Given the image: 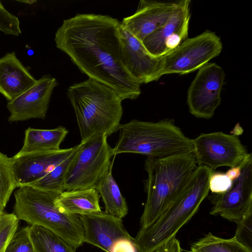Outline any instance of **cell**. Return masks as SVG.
<instances>
[{
  "label": "cell",
  "mask_w": 252,
  "mask_h": 252,
  "mask_svg": "<svg viewBox=\"0 0 252 252\" xmlns=\"http://www.w3.org/2000/svg\"><path fill=\"white\" fill-rule=\"evenodd\" d=\"M120 27L108 15L78 14L63 20L55 41L89 78L112 88L122 100L135 99L141 84L123 64Z\"/></svg>",
  "instance_id": "6da1fadb"
},
{
  "label": "cell",
  "mask_w": 252,
  "mask_h": 252,
  "mask_svg": "<svg viewBox=\"0 0 252 252\" xmlns=\"http://www.w3.org/2000/svg\"><path fill=\"white\" fill-rule=\"evenodd\" d=\"M66 94L75 112L80 143L118 131L123 100L113 89L89 78L70 86Z\"/></svg>",
  "instance_id": "7a4b0ae2"
},
{
  "label": "cell",
  "mask_w": 252,
  "mask_h": 252,
  "mask_svg": "<svg viewBox=\"0 0 252 252\" xmlns=\"http://www.w3.org/2000/svg\"><path fill=\"white\" fill-rule=\"evenodd\" d=\"M193 153L147 158L144 168L147 199L140 220L146 227L158 219L180 195L197 167Z\"/></svg>",
  "instance_id": "3957f363"
},
{
  "label": "cell",
  "mask_w": 252,
  "mask_h": 252,
  "mask_svg": "<svg viewBox=\"0 0 252 252\" xmlns=\"http://www.w3.org/2000/svg\"><path fill=\"white\" fill-rule=\"evenodd\" d=\"M213 171L204 165H198L183 190L167 210L148 226L140 227L133 238L138 252H153L176 237L208 196L209 178Z\"/></svg>",
  "instance_id": "277c9868"
},
{
  "label": "cell",
  "mask_w": 252,
  "mask_h": 252,
  "mask_svg": "<svg viewBox=\"0 0 252 252\" xmlns=\"http://www.w3.org/2000/svg\"><path fill=\"white\" fill-rule=\"evenodd\" d=\"M118 139L112 148L113 156L135 153L147 158H163L193 153L191 139L187 137L172 119L158 122L132 120L120 124Z\"/></svg>",
  "instance_id": "5b68a950"
},
{
  "label": "cell",
  "mask_w": 252,
  "mask_h": 252,
  "mask_svg": "<svg viewBox=\"0 0 252 252\" xmlns=\"http://www.w3.org/2000/svg\"><path fill=\"white\" fill-rule=\"evenodd\" d=\"M60 193L29 185L20 187L14 193V214L31 225L53 231L76 250L84 243L82 222L79 215L59 211L55 201Z\"/></svg>",
  "instance_id": "8992f818"
},
{
  "label": "cell",
  "mask_w": 252,
  "mask_h": 252,
  "mask_svg": "<svg viewBox=\"0 0 252 252\" xmlns=\"http://www.w3.org/2000/svg\"><path fill=\"white\" fill-rule=\"evenodd\" d=\"M102 135L79 144L67 171L64 190L95 188L113 164L112 148Z\"/></svg>",
  "instance_id": "52a82bcc"
},
{
  "label": "cell",
  "mask_w": 252,
  "mask_h": 252,
  "mask_svg": "<svg viewBox=\"0 0 252 252\" xmlns=\"http://www.w3.org/2000/svg\"><path fill=\"white\" fill-rule=\"evenodd\" d=\"M222 49L220 36L207 30L195 37L187 39L179 46L159 59L157 79L163 75L184 74L199 69Z\"/></svg>",
  "instance_id": "ba28073f"
},
{
  "label": "cell",
  "mask_w": 252,
  "mask_h": 252,
  "mask_svg": "<svg viewBox=\"0 0 252 252\" xmlns=\"http://www.w3.org/2000/svg\"><path fill=\"white\" fill-rule=\"evenodd\" d=\"M197 165L215 170L239 165L249 154L239 138L221 131L201 133L191 139Z\"/></svg>",
  "instance_id": "9c48e42d"
},
{
  "label": "cell",
  "mask_w": 252,
  "mask_h": 252,
  "mask_svg": "<svg viewBox=\"0 0 252 252\" xmlns=\"http://www.w3.org/2000/svg\"><path fill=\"white\" fill-rule=\"evenodd\" d=\"M241 173L232 182L230 188L221 193H213L209 199L213 205L210 214L220 216L229 221L240 222L252 215V154L240 164Z\"/></svg>",
  "instance_id": "30bf717a"
},
{
  "label": "cell",
  "mask_w": 252,
  "mask_h": 252,
  "mask_svg": "<svg viewBox=\"0 0 252 252\" xmlns=\"http://www.w3.org/2000/svg\"><path fill=\"white\" fill-rule=\"evenodd\" d=\"M225 73L220 65L208 63L198 69L187 93L189 112L200 119H209L221 103Z\"/></svg>",
  "instance_id": "8fae6325"
},
{
  "label": "cell",
  "mask_w": 252,
  "mask_h": 252,
  "mask_svg": "<svg viewBox=\"0 0 252 252\" xmlns=\"http://www.w3.org/2000/svg\"><path fill=\"white\" fill-rule=\"evenodd\" d=\"M190 3V0L177 1L176 8L167 21L143 40V45L151 55L160 58L188 38Z\"/></svg>",
  "instance_id": "7c38bea8"
},
{
  "label": "cell",
  "mask_w": 252,
  "mask_h": 252,
  "mask_svg": "<svg viewBox=\"0 0 252 252\" xmlns=\"http://www.w3.org/2000/svg\"><path fill=\"white\" fill-rule=\"evenodd\" d=\"M58 85L55 78L44 75L35 84L13 100L8 102L9 122L31 119H44L54 88Z\"/></svg>",
  "instance_id": "4fadbf2b"
},
{
  "label": "cell",
  "mask_w": 252,
  "mask_h": 252,
  "mask_svg": "<svg viewBox=\"0 0 252 252\" xmlns=\"http://www.w3.org/2000/svg\"><path fill=\"white\" fill-rule=\"evenodd\" d=\"M83 228V242L94 245L105 252H112L119 241L133 242L126 229L122 219L105 212L79 216Z\"/></svg>",
  "instance_id": "5bb4252c"
},
{
  "label": "cell",
  "mask_w": 252,
  "mask_h": 252,
  "mask_svg": "<svg viewBox=\"0 0 252 252\" xmlns=\"http://www.w3.org/2000/svg\"><path fill=\"white\" fill-rule=\"evenodd\" d=\"M120 35L122 61L129 74L141 85L157 80L160 58L151 55L121 24Z\"/></svg>",
  "instance_id": "9a60e30c"
},
{
  "label": "cell",
  "mask_w": 252,
  "mask_h": 252,
  "mask_svg": "<svg viewBox=\"0 0 252 252\" xmlns=\"http://www.w3.org/2000/svg\"><path fill=\"white\" fill-rule=\"evenodd\" d=\"M177 5L174 2L141 0L136 12L124 18L121 26L142 42L148 35L163 26Z\"/></svg>",
  "instance_id": "2e32d148"
},
{
  "label": "cell",
  "mask_w": 252,
  "mask_h": 252,
  "mask_svg": "<svg viewBox=\"0 0 252 252\" xmlns=\"http://www.w3.org/2000/svg\"><path fill=\"white\" fill-rule=\"evenodd\" d=\"M76 146L57 151L38 152L12 157L17 187L28 185L39 179L67 158Z\"/></svg>",
  "instance_id": "e0dca14e"
},
{
  "label": "cell",
  "mask_w": 252,
  "mask_h": 252,
  "mask_svg": "<svg viewBox=\"0 0 252 252\" xmlns=\"http://www.w3.org/2000/svg\"><path fill=\"white\" fill-rule=\"evenodd\" d=\"M36 81L15 52L7 53L0 58V93L8 102L32 87Z\"/></svg>",
  "instance_id": "ac0fdd59"
},
{
  "label": "cell",
  "mask_w": 252,
  "mask_h": 252,
  "mask_svg": "<svg viewBox=\"0 0 252 252\" xmlns=\"http://www.w3.org/2000/svg\"><path fill=\"white\" fill-rule=\"evenodd\" d=\"M100 197L95 188L64 190L58 195L55 203L63 213L88 215L101 212Z\"/></svg>",
  "instance_id": "d6986e66"
},
{
  "label": "cell",
  "mask_w": 252,
  "mask_h": 252,
  "mask_svg": "<svg viewBox=\"0 0 252 252\" xmlns=\"http://www.w3.org/2000/svg\"><path fill=\"white\" fill-rule=\"evenodd\" d=\"M68 131L64 126L44 129L28 128L25 133L23 145L13 157L32 153L57 151Z\"/></svg>",
  "instance_id": "ffe728a7"
},
{
  "label": "cell",
  "mask_w": 252,
  "mask_h": 252,
  "mask_svg": "<svg viewBox=\"0 0 252 252\" xmlns=\"http://www.w3.org/2000/svg\"><path fill=\"white\" fill-rule=\"evenodd\" d=\"M112 164L108 172L95 189L98 192L105 206V212L122 219L128 213V206L119 187L112 175Z\"/></svg>",
  "instance_id": "44dd1931"
},
{
  "label": "cell",
  "mask_w": 252,
  "mask_h": 252,
  "mask_svg": "<svg viewBox=\"0 0 252 252\" xmlns=\"http://www.w3.org/2000/svg\"><path fill=\"white\" fill-rule=\"evenodd\" d=\"M30 236L35 252H75L59 235L45 227L29 226Z\"/></svg>",
  "instance_id": "7402d4cb"
},
{
  "label": "cell",
  "mask_w": 252,
  "mask_h": 252,
  "mask_svg": "<svg viewBox=\"0 0 252 252\" xmlns=\"http://www.w3.org/2000/svg\"><path fill=\"white\" fill-rule=\"evenodd\" d=\"M190 252H252V250L239 242L235 236L223 239L210 232L191 245Z\"/></svg>",
  "instance_id": "603a6c76"
},
{
  "label": "cell",
  "mask_w": 252,
  "mask_h": 252,
  "mask_svg": "<svg viewBox=\"0 0 252 252\" xmlns=\"http://www.w3.org/2000/svg\"><path fill=\"white\" fill-rule=\"evenodd\" d=\"M78 147L79 144L67 158L58 163L44 176L28 185L48 191L61 193L64 191L66 176Z\"/></svg>",
  "instance_id": "cb8c5ba5"
},
{
  "label": "cell",
  "mask_w": 252,
  "mask_h": 252,
  "mask_svg": "<svg viewBox=\"0 0 252 252\" xmlns=\"http://www.w3.org/2000/svg\"><path fill=\"white\" fill-rule=\"evenodd\" d=\"M17 187L12 157L0 152V211L4 209L13 190Z\"/></svg>",
  "instance_id": "d4e9b609"
},
{
  "label": "cell",
  "mask_w": 252,
  "mask_h": 252,
  "mask_svg": "<svg viewBox=\"0 0 252 252\" xmlns=\"http://www.w3.org/2000/svg\"><path fill=\"white\" fill-rule=\"evenodd\" d=\"M29 227L26 226L16 230L4 252H35L30 236Z\"/></svg>",
  "instance_id": "484cf974"
},
{
  "label": "cell",
  "mask_w": 252,
  "mask_h": 252,
  "mask_svg": "<svg viewBox=\"0 0 252 252\" xmlns=\"http://www.w3.org/2000/svg\"><path fill=\"white\" fill-rule=\"evenodd\" d=\"M19 220L14 214L4 213L0 219V252H4L14 233Z\"/></svg>",
  "instance_id": "4316f807"
},
{
  "label": "cell",
  "mask_w": 252,
  "mask_h": 252,
  "mask_svg": "<svg viewBox=\"0 0 252 252\" xmlns=\"http://www.w3.org/2000/svg\"><path fill=\"white\" fill-rule=\"evenodd\" d=\"M0 31L7 35L19 36L21 34L19 19L9 12L0 0Z\"/></svg>",
  "instance_id": "83f0119b"
},
{
  "label": "cell",
  "mask_w": 252,
  "mask_h": 252,
  "mask_svg": "<svg viewBox=\"0 0 252 252\" xmlns=\"http://www.w3.org/2000/svg\"><path fill=\"white\" fill-rule=\"evenodd\" d=\"M232 182L225 173L213 171L209 178V190L216 194L224 192L230 188Z\"/></svg>",
  "instance_id": "f1b7e54d"
},
{
  "label": "cell",
  "mask_w": 252,
  "mask_h": 252,
  "mask_svg": "<svg viewBox=\"0 0 252 252\" xmlns=\"http://www.w3.org/2000/svg\"><path fill=\"white\" fill-rule=\"evenodd\" d=\"M252 215L237 224L235 236L241 243L252 249Z\"/></svg>",
  "instance_id": "f546056e"
},
{
  "label": "cell",
  "mask_w": 252,
  "mask_h": 252,
  "mask_svg": "<svg viewBox=\"0 0 252 252\" xmlns=\"http://www.w3.org/2000/svg\"><path fill=\"white\" fill-rule=\"evenodd\" d=\"M153 252H182L180 241L176 237L163 244Z\"/></svg>",
  "instance_id": "4dcf8cb0"
},
{
  "label": "cell",
  "mask_w": 252,
  "mask_h": 252,
  "mask_svg": "<svg viewBox=\"0 0 252 252\" xmlns=\"http://www.w3.org/2000/svg\"><path fill=\"white\" fill-rule=\"evenodd\" d=\"M133 241L122 240L118 242L113 247L112 252H137Z\"/></svg>",
  "instance_id": "1f68e13d"
},
{
  "label": "cell",
  "mask_w": 252,
  "mask_h": 252,
  "mask_svg": "<svg viewBox=\"0 0 252 252\" xmlns=\"http://www.w3.org/2000/svg\"><path fill=\"white\" fill-rule=\"evenodd\" d=\"M241 173V167L239 165L231 167L225 173L226 175L232 181L237 179Z\"/></svg>",
  "instance_id": "d6a6232c"
},
{
  "label": "cell",
  "mask_w": 252,
  "mask_h": 252,
  "mask_svg": "<svg viewBox=\"0 0 252 252\" xmlns=\"http://www.w3.org/2000/svg\"><path fill=\"white\" fill-rule=\"evenodd\" d=\"M17 1L18 2H22V3H26V4H33V3L35 2H36V0H17Z\"/></svg>",
  "instance_id": "836d02e7"
},
{
  "label": "cell",
  "mask_w": 252,
  "mask_h": 252,
  "mask_svg": "<svg viewBox=\"0 0 252 252\" xmlns=\"http://www.w3.org/2000/svg\"><path fill=\"white\" fill-rule=\"evenodd\" d=\"M4 213V211H0V219Z\"/></svg>",
  "instance_id": "e575fe53"
}]
</instances>
